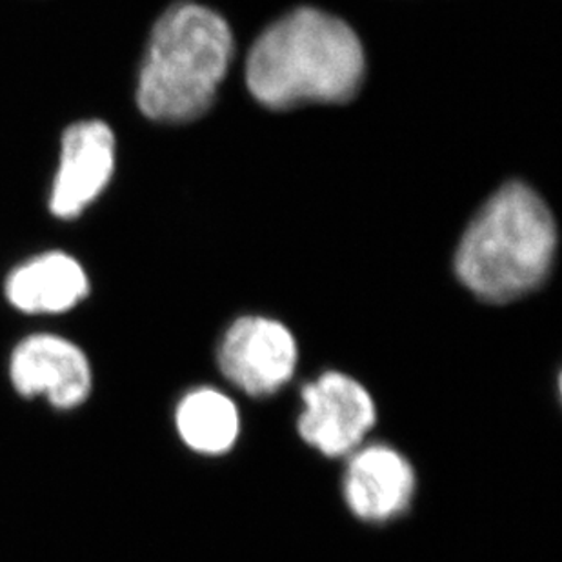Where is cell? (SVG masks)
Segmentation results:
<instances>
[{
	"label": "cell",
	"mask_w": 562,
	"mask_h": 562,
	"mask_svg": "<svg viewBox=\"0 0 562 562\" xmlns=\"http://www.w3.org/2000/svg\"><path fill=\"white\" fill-rule=\"evenodd\" d=\"M362 77L364 52L356 32L315 8H299L271 24L246 66L251 95L271 110L350 101Z\"/></svg>",
	"instance_id": "obj_1"
},
{
	"label": "cell",
	"mask_w": 562,
	"mask_h": 562,
	"mask_svg": "<svg viewBox=\"0 0 562 562\" xmlns=\"http://www.w3.org/2000/svg\"><path fill=\"white\" fill-rule=\"evenodd\" d=\"M234 35L217 11L177 2L155 22L138 71V110L155 123L195 121L212 108L234 59Z\"/></svg>",
	"instance_id": "obj_2"
},
{
	"label": "cell",
	"mask_w": 562,
	"mask_h": 562,
	"mask_svg": "<svg viewBox=\"0 0 562 562\" xmlns=\"http://www.w3.org/2000/svg\"><path fill=\"white\" fill-rule=\"evenodd\" d=\"M558 228L536 191L501 188L468 226L456 255L457 277L486 303L504 304L541 286L552 268Z\"/></svg>",
	"instance_id": "obj_3"
},
{
	"label": "cell",
	"mask_w": 562,
	"mask_h": 562,
	"mask_svg": "<svg viewBox=\"0 0 562 562\" xmlns=\"http://www.w3.org/2000/svg\"><path fill=\"white\" fill-rule=\"evenodd\" d=\"M303 412L297 431L306 445L328 459L348 457L364 445L376 425L372 393L345 372L321 373L301 390Z\"/></svg>",
	"instance_id": "obj_4"
},
{
	"label": "cell",
	"mask_w": 562,
	"mask_h": 562,
	"mask_svg": "<svg viewBox=\"0 0 562 562\" xmlns=\"http://www.w3.org/2000/svg\"><path fill=\"white\" fill-rule=\"evenodd\" d=\"M297 362V340L276 318H237L218 340V370L250 397H270L282 390L295 375Z\"/></svg>",
	"instance_id": "obj_5"
},
{
	"label": "cell",
	"mask_w": 562,
	"mask_h": 562,
	"mask_svg": "<svg viewBox=\"0 0 562 562\" xmlns=\"http://www.w3.org/2000/svg\"><path fill=\"white\" fill-rule=\"evenodd\" d=\"M8 372L21 397H41L57 409L79 408L93 392V368L86 351L52 331L19 340L11 350Z\"/></svg>",
	"instance_id": "obj_6"
},
{
	"label": "cell",
	"mask_w": 562,
	"mask_h": 562,
	"mask_svg": "<svg viewBox=\"0 0 562 562\" xmlns=\"http://www.w3.org/2000/svg\"><path fill=\"white\" fill-rule=\"evenodd\" d=\"M115 162L117 143L104 121L90 119L66 127L49 193V212L63 221L80 217L112 182Z\"/></svg>",
	"instance_id": "obj_7"
},
{
	"label": "cell",
	"mask_w": 562,
	"mask_h": 562,
	"mask_svg": "<svg viewBox=\"0 0 562 562\" xmlns=\"http://www.w3.org/2000/svg\"><path fill=\"white\" fill-rule=\"evenodd\" d=\"M417 473L408 457L384 442L362 445L348 456L342 495L346 506L364 522H390L412 506Z\"/></svg>",
	"instance_id": "obj_8"
},
{
	"label": "cell",
	"mask_w": 562,
	"mask_h": 562,
	"mask_svg": "<svg viewBox=\"0 0 562 562\" xmlns=\"http://www.w3.org/2000/svg\"><path fill=\"white\" fill-rule=\"evenodd\" d=\"M85 266L66 251L52 250L24 260L8 273L4 295L16 312L63 315L90 295Z\"/></svg>",
	"instance_id": "obj_9"
},
{
	"label": "cell",
	"mask_w": 562,
	"mask_h": 562,
	"mask_svg": "<svg viewBox=\"0 0 562 562\" xmlns=\"http://www.w3.org/2000/svg\"><path fill=\"white\" fill-rule=\"evenodd\" d=\"M176 430L188 450L199 456H226L240 437L239 406L228 393L215 386L188 390L173 412Z\"/></svg>",
	"instance_id": "obj_10"
}]
</instances>
